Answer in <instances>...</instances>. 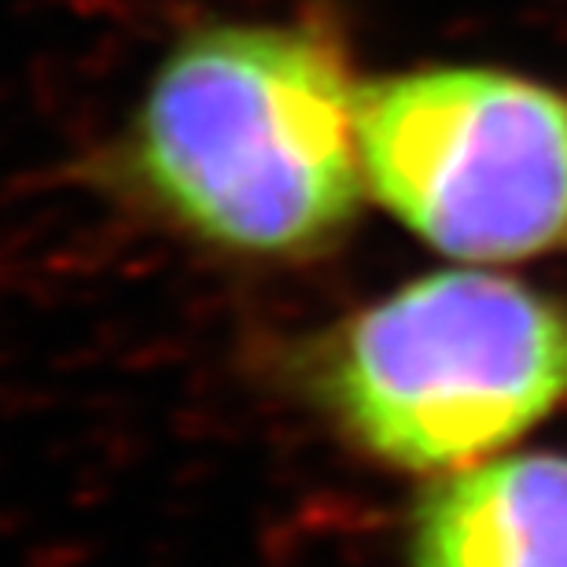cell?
<instances>
[{
    "label": "cell",
    "instance_id": "1",
    "mask_svg": "<svg viewBox=\"0 0 567 567\" xmlns=\"http://www.w3.org/2000/svg\"><path fill=\"white\" fill-rule=\"evenodd\" d=\"M361 89L332 33L210 22L147 82L118 174L192 240L255 262L324 255L365 196Z\"/></svg>",
    "mask_w": 567,
    "mask_h": 567
},
{
    "label": "cell",
    "instance_id": "2",
    "mask_svg": "<svg viewBox=\"0 0 567 567\" xmlns=\"http://www.w3.org/2000/svg\"><path fill=\"white\" fill-rule=\"evenodd\" d=\"M302 380L372 461L464 472L567 405V299L483 269L431 274L324 332Z\"/></svg>",
    "mask_w": 567,
    "mask_h": 567
},
{
    "label": "cell",
    "instance_id": "3",
    "mask_svg": "<svg viewBox=\"0 0 567 567\" xmlns=\"http://www.w3.org/2000/svg\"><path fill=\"white\" fill-rule=\"evenodd\" d=\"M361 158L383 210L464 262L567 251V93L494 66H424L361 89Z\"/></svg>",
    "mask_w": 567,
    "mask_h": 567
},
{
    "label": "cell",
    "instance_id": "4",
    "mask_svg": "<svg viewBox=\"0 0 567 567\" xmlns=\"http://www.w3.org/2000/svg\"><path fill=\"white\" fill-rule=\"evenodd\" d=\"M410 567H567V457L502 453L439 475L405 530Z\"/></svg>",
    "mask_w": 567,
    "mask_h": 567
}]
</instances>
